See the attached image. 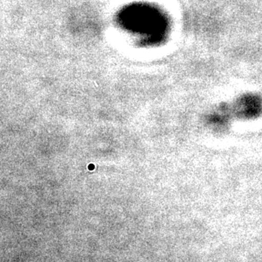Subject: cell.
Here are the masks:
<instances>
[{
	"label": "cell",
	"mask_w": 262,
	"mask_h": 262,
	"mask_svg": "<svg viewBox=\"0 0 262 262\" xmlns=\"http://www.w3.org/2000/svg\"><path fill=\"white\" fill-rule=\"evenodd\" d=\"M125 24L147 44L161 42L167 37L170 25L163 13L149 8H136L131 11Z\"/></svg>",
	"instance_id": "cell-1"
}]
</instances>
